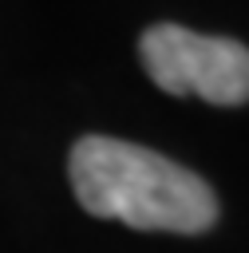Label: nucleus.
Returning a JSON list of instances; mask_svg holds the SVG:
<instances>
[{"instance_id":"1","label":"nucleus","mask_w":249,"mask_h":253,"mask_svg":"<svg viewBox=\"0 0 249 253\" xmlns=\"http://www.w3.org/2000/svg\"><path fill=\"white\" fill-rule=\"evenodd\" d=\"M67 170L79 206L95 217L166 233H202L217 221L209 182L146 146L87 134L71 146Z\"/></svg>"},{"instance_id":"2","label":"nucleus","mask_w":249,"mask_h":253,"mask_svg":"<svg viewBox=\"0 0 249 253\" xmlns=\"http://www.w3.org/2000/svg\"><path fill=\"white\" fill-rule=\"evenodd\" d=\"M150 79L166 95H198L217 107L249 99V47L225 36H202L182 24H154L138 40Z\"/></svg>"}]
</instances>
